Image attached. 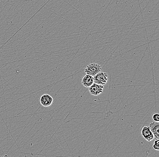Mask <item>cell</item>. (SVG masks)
<instances>
[{
	"label": "cell",
	"instance_id": "6da1fadb",
	"mask_svg": "<svg viewBox=\"0 0 159 157\" xmlns=\"http://www.w3.org/2000/svg\"><path fill=\"white\" fill-rule=\"evenodd\" d=\"M102 67L99 64L92 63L88 64L84 69V72L87 74L94 76L97 73L101 72Z\"/></svg>",
	"mask_w": 159,
	"mask_h": 157
},
{
	"label": "cell",
	"instance_id": "7a4b0ae2",
	"mask_svg": "<svg viewBox=\"0 0 159 157\" xmlns=\"http://www.w3.org/2000/svg\"><path fill=\"white\" fill-rule=\"evenodd\" d=\"M108 79V74L106 72H100L94 76V82L104 85L107 83Z\"/></svg>",
	"mask_w": 159,
	"mask_h": 157
},
{
	"label": "cell",
	"instance_id": "3957f363",
	"mask_svg": "<svg viewBox=\"0 0 159 157\" xmlns=\"http://www.w3.org/2000/svg\"><path fill=\"white\" fill-rule=\"evenodd\" d=\"M104 86L103 85L94 83L89 87V93L93 96H98L103 92Z\"/></svg>",
	"mask_w": 159,
	"mask_h": 157
},
{
	"label": "cell",
	"instance_id": "277c9868",
	"mask_svg": "<svg viewBox=\"0 0 159 157\" xmlns=\"http://www.w3.org/2000/svg\"><path fill=\"white\" fill-rule=\"evenodd\" d=\"M141 134H142V136L143 137L144 139L148 141H151L155 138L150 128L147 126H144L142 128Z\"/></svg>",
	"mask_w": 159,
	"mask_h": 157
},
{
	"label": "cell",
	"instance_id": "5b68a950",
	"mask_svg": "<svg viewBox=\"0 0 159 157\" xmlns=\"http://www.w3.org/2000/svg\"><path fill=\"white\" fill-rule=\"evenodd\" d=\"M53 99L50 95L48 94H43L41 96L40 102L43 107H48L52 105L53 102Z\"/></svg>",
	"mask_w": 159,
	"mask_h": 157
},
{
	"label": "cell",
	"instance_id": "8992f818",
	"mask_svg": "<svg viewBox=\"0 0 159 157\" xmlns=\"http://www.w3.org/2000/svg\"><path fill=\"white\" fill-rule=\"evenodd\" d=\"M149 128L153 135L154 138L159 139V123L154 122L149 125Z\"/></svg>",
	"mask_w": 159,
	"mask_h": 157
},
{
	"label": "cell",
	"instance_id": "52a82bcc",
	"mask_svg": "<svg viewBox=\"0 0 159 157\" xmlns=\"http://www.w3.org/2000/svg\"><path fill=\"white\" fill-rule=\"evenodd\" d=\"M94 76L86 74L82 78L81 83L84 86L89 87L94 83Z\"/></svg>",
	"mask_w": 159,
	"mask_h": 157
},
{
	"label": "cell",
	"instance_id": "ba28073f",
	"mask_svg": "<svg viewBox=\"0 0 159 157\" xmlns=\"http://www.w3.org/2000/svg\"><path fill=\"white\" fill-rule=\"evenodd\" d=\"M153 148L154 150H159V140L157 139V140L154 141L153 145Z\"/></svg>",
	"mask_w": 159,
	"mask_h": 157
},
{
	"label": "cell",
	"instance_id": "9c48e42d",
	"mask_svg": "<svg viewBox=\"0 0 159 157\" xmlns=\"http://www.w3.org/2000/svg\"><path fill=\"white\" fill-rule=\"evenodd\" d=\"M153 120L155 122H159V114L158 113H155L152 116Z\"/></svg>",
	"mask_w": 159,
	"mask_h": 157
}]
</instances>
